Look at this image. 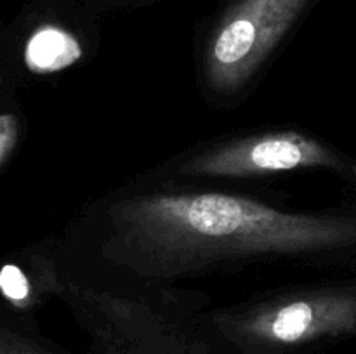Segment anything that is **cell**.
<instances>
[{
    "mask_svg": "<svg viewBox=\"0 0 356 354\" xmlns=\"http://www.w3.org/2000/svg\"><path fill=\"white\" fill-rule=\"evenodd\" d=\"M197 318L233 354H316L356 335V278L259 292Z\"/></svg>",
    "mask_w": 356,
    "mask_h": 354,
    "instance_id": "2",
    "label": "cell"
},
{
    "mask_svg": "<svg viewBox=\"0 0 356 354\" xmlns=\"http://www.w3.org/2000/svg\"><path fill=\"white\" fill-rule=\"evenodd\" d=\"M21 139V118L14 113H0V167L10 158Z\"/></svg>",
    "mask_w": 356,
    "mask_h": 354,
    "instance_id": "8",
    "label": "cell"
},
{
    "mask_svg": "<svg viewBox=\"0 0 356 354\" xmlns=\"http://www.w3.org/2000/svg\"><path fill=\"white\" fill-rule=\"evenodd\" d=\"M52 236L30 248L24 259L0 266V297L16 318L35 319V314L54 298L51 292Z\"/></svg>",
    "mask_w": 356,
    "mask_h": 354,
    "instance_id": "6",
    "label": "cell"
},
{
    "mask_svg": "<svg viewBox=\"0 0 356 354\" xmlns=\"http://www.w3.org/2000/svg\"><path fill=\"white\" fill-rule=\"evenodd\" d=\"M0 354H75L40 332L35 319L0 323Z\"/></svg>",
    "mask_w": 356,
    "mask_h": 354,
    "instance_id": "7",
    "label": "cell"
},
{
    "mask_svg": "<svg viewBox=\"0 0 356 354\" xmlns=\"http://www.w3.org/2000/svg\"><path fill=\"white\" fill-rule=\"evenodd\" d=\"M308 170H325L356 184L355 158L299 128H264L209 139L170 156L143 177L219 184L282 179Z\"/></svg>",
    "mask_w": 356,
    "mask_h": 354,
    "instance_id": "3",
    "label": "cell"
},
{
    "mask_svg": "<svg viewBox=\"0 0 356 354\" xmlns=\"http://www.w3.org/2000/svg\"><path fill=\"white\" fill-rule=\"evenodd\" d=\"M99 2H103V3H122L124 0H99Z\"/></svg>",
    "mask_w": 356,
    "mask_h": 354,
    "instance_id": "10",
    "label": "cell"
},
{
    "mask_svg": "<svg viewBox=\"0 0 356 354\" xmlns=\"http://www.w3.org/2000/svg\"><path fill=\"white\" fill-rule=\"evenodd\" d=\"M92 52V30H83L59 16H45L21 42V66L37 78H51L82 65Z\"/></svg>",
    "mask_w": 356,
    "mask_h": 354,
    "instance_id": "5",
    "label": "cell"
},
{
    "mask_svg": "<svg viewBox=\"0 0 356 354\" xmlns=\"http://www.w3.org/2000/svg\"><path fill=\"white\" fill-rule=\"evenodd\" d=\"M353 257L356 205L294 210L212 184L143 176L89 201L54 236L56 267L94 283L179 287L249 267Z\"/></svg>",
    "mask_w": 356,
    "mask_h": 354,
    "instance_id": "1",
    "label": "cell"
},
{
    "mask_svg": "<svg viewBox=\"0 0 356 354\" xmlns=\"http://www.w3.org/2000/svg\"><path fill=\"white\" fill-rule=\"evenodd\" d=\"M312 0H235L198 37L197 82L218 110L235 108L254 90L275 52Z\"/></svg>",
    "mask_w": 356,
    "mask_h": 354,
    "instance_id": "4",
    "label": "cell"
},
{
    "mask_svg": "<svg viewBox=\"0 0 356 354\" xmlns=\"http://www.w3.org/2000/svg\"><path fill=\"white\" fill-rule=\"evenodd\" d=\"M90 354H124L113 342L106 339H90Z\"/></svg>",
    "mask_w": 356,
    "mask_h": 354,
    "instance_id": "9",
    "label": "cell"
}]
</instances>
